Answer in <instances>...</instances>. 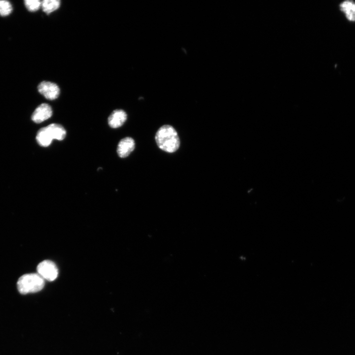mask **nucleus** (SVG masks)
<instances>
[{"label":"nucleus","mask_w":355,"mask_h":355,"mask_svg":"<svg viewBox=\"0 0 355 355\" xmlns=\"http://www.w3.org/2000/svg\"><path fill=\"white\" fill-rule=\"evenodd\" d=\"M37 270L39 275L44 280L49 281L56 280L59 274L57 266L50 261L45 260L40 263Z\"/></svg>","instance_id":"3"},{"label":"nucleus","mask_w":355,"mask_h":355,"mask_svg":"<svg viewBox=\"0 0 355 355\" xmlns=\"http://www.w3.org/2000/svg\"><path fill=\"white\" fill-rule=\"evenodd\" d=\"M24 4L27 9L31 12H35L42 6V2L39 0H25Z\"/></svg>","instance_id":"13"},{"label":"nucleus","mask_w":355,"mask_h":355,"mask_svg":"<svg viewBox=\"0 0 355 355\" xmlns=\"http://www.w3.org/2000/svg\"><path fill=\"white\" fill-rule=\"evenodd\" d=\"M53 135L54 139L63 140L66 137V131L61 125L53 124L48 125Z\"/></svg>","instance_id":"11"},{"label":"nucleus","mask_w":355,"mask_h":355,"mask_svg":"<svg viewBox=\"0 0 355 355\" xmlns=\"http://www.w3.org/2000/svg\"><path fill=\"white\" fill-rule=\"evenodd\" d=\"M61 4L59 0H43L41 7L46 14L49 15L59 9Z\"/></svg>","instance_id":"10"},{"label":"nucleus","mask_w":355,"mask_h":355,"mask_svg":"<svg viewBox=\"0 0 355 355\" xmlns=\"http://www.w3.org/2000/svg\"><path fill=\"white\" fill-rule=\"evenodd\" d=\"M36 140L38 144L42 146H48L54 139L53 134L48 126L42 128L38 131Z\"/></svg>","instance_id":"9"},{"label":"nucleus","mask_w":355,"mask_h":355,"mask_svg":"<svg viewBox=\"0 0 355 355\" xmlns=\"http://www.w3.org/2000/svg\"><path fill=\"white\" fill-rule=\"evenodd\" d=\"M44 286V280L38 273L23 275L19 278L17 283L18 289L22 294L41 291Z\"/></svg>","instance_id":"2"},{"label":"nucleus","mask_w":355,"mask_h":355,"mask_svg":"<svg viewBox=\"0 0 355 355\" xmlns=\"http://www.w3.org/2000/svg\"><path fill=\"white\" fill-rule=\"evenodd\" d=\"M340 11L343 13L347 20L355 22V2L353 0H346L339 5Z\"/></svg>","instance_id":"7"},{"label":"nucleus","mask_w":355,"mask_h":355,"mask_svg":"<svg viewBox=\"0 0 355 355\" xmlns=\"http://www.w3.org/2000/svg\"><path fill=\"white\" fill-rule=\"evenodd\" d=\"M127 120L126 113L122 110L114 111L108 119L109 126L113 128L122 126Z\"/></svg>","instance_id":"8"},{"label":"nucleus","mask_w":355,"mask_h":355,"mask_svg":"<svg viewBox=\"0 0 355 355\" xmlns=\"http://www.w3.org/2000/svg\"><path fill=\"white\" fill-rule=\"evenodd\" d=\"M156 141L158 146L169 153L177 151L180 145V140L176 130L169 125L162 126L156 135Z\"/></svg>","instance_id":"1"},{"label":"nucleus","mask_w":355,"mask_h":355,"mask_svg":"<svg viewBox=\"0 0 355 355\" xmlns=\"http://www.w3.org/2000/svg\"><path fill=\"white\" fill-rule=\"evenodd\" d=\"M53 110L48 104H43L38 106L32 116V121L36 123H41L51 117Z\"/></svg>","instance_id":"5"},{"label":"nucleus","mask_w":355,"mask_h":355,"mask_svg":"<svg viewBox=\"0 0 355 355\" xmlns=\"http://www.w3.org/2000/svg\"><path fill=\"white\" fill-rule=\"evenodd\" d=\"M38 91L46 99L54 100L57 99L60 95V88L55 83L43 81L38 86Z\"/></svg>","instance_id":"4"},{"label":"nucleus","mask_w":355,"mask_h":355,"mask_svg":"<svg viewBox=\"0 0 355 355\" xmlns=\"http://www.w3.org/2000/svg\"><path fill=\"white\" fill-rule=\"evenodd\" d=\"M12 11V5L9 1L0 0V16H8L11 14Z\"/></svg>","instance_id":"12"},{"label":"nucleus","mask_w":355,"mask_h":355,"mask_svg":"<svg viewBox=\"0 0 355 355\" xmlns=\"http://www.w3.org/2000/svg\"><path fill=\"white\" fill-rule=\"evenodd\" d=\"M135 146V141L132 138L126 137L122 139L118 146V155L121 158L127 157L134 150Z\"/></svg>","instance_id":"6"}]
</instances>
